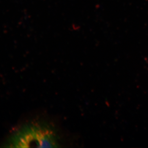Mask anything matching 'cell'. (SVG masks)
<instances>
[{"label":"cell","mask_w":148,"mask_h":148,"mask_svg":"<svg viewBox=\"0 0 148 148\" xmlns=\"http://www.w3.org/2000/svg\"><path fill=\"white\" fill-rule=\"evenodd\" d=\"M3 144L9 148H58L59 137L52 125L31 122L17 129Z\"/></svg>","instance_id":"obj_1"}]
</instances>
